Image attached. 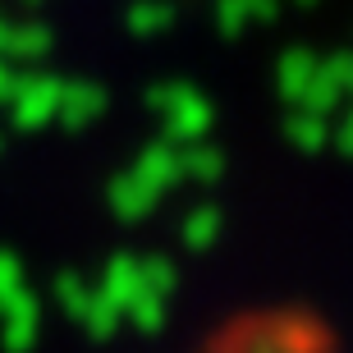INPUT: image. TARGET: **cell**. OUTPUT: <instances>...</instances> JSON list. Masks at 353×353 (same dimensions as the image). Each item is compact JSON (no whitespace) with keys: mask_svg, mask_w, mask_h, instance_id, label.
Returning <instances> with one entry per match:
<instances>
[{"mask_svg":"<svg viewBox=\"0 0 353 353\" xmlns=\"http://www.w3.org/2000/svg\"><path fill=\"white\" fill-rule=\"evenodd\" d=\"M349 147H353V138H349Z\"/></svg>","mask_w":353,"mask_h":353,"instance_id":"1","label":"cell"}]
</instances>
